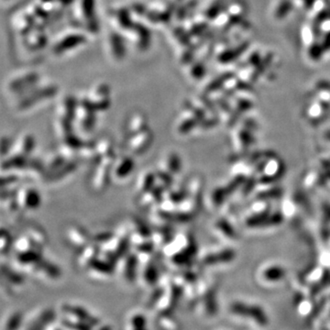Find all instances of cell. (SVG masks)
Segmentation results:
<instances>
[{
  "label": "cell",
  "instance_id": "1",
  "mask_svg": "<svg viewBox=\"0 0 330 330\" xmlns=\"http://www.w3.org/2000/svg\"><path fill=\"white\" fill-rule=\"evenodd\" d=\"M130 244V230L121 228L108 241L100 246V255L116 262L128 251Z\"/></svg>",
  "mask_w": 330,
  "mask_h": 330
},
{
  "label": "cell",
  "instance_id": "2",
  "mask_svg": "<svg viewBox=\"0 0 330 330\" xmlns=\"http://www.w3.org/2000/svg\"><path fill=\"white\" fill-rule=\"evenodd\" d=\"M115 159V155L106 156L99 159L94 164L90 184L92 190L95 193H103L108 187Z\"/></svg>",
  "mask_w": 330,
  "mask_h": 330
},
{
  "label": "cell",
  "instance_id": "3",
  "mask_svg": "<svg viewBox=\"0 0 330 330\" xmlns=\"http://www.w3.org/2000/svg\"><path fill=\"white\" fill-rule=\"evenodd\" d=\"M65 240L66 244L71 249L79 250L92 242V237L88 234L87 230L78 224H71L68 226L65 231Z\"/></svg>",
  "mask_w": 330,
  "mask_h": 330
},
{
  "label": "cell",
  "instance_id": "4",
  "mask_svg": "<svg viewBox=\"0 0 330 330\" xmlns=\"http://www.w3.org/2000/svg\"><path fill=\"white\" fill-rule=\"evenodd\" d=\"M153 139H154V135L152 131L148 128L147 130L126 139V149L132 154L141 155L149 150V148L153 142Z\"/></svg>",
  "mask_w": 330,
  "mask_h": 330
},
{
  "label": "cell",
  "instance_id": "5",
  "mask_svg": "<svg viewBox=\"0 0 330 330\" xmlns=\"http://www.w3.org/2000/svg\"><path fill=\"white\" fill-rule=\"evenodd\" d=\"M20 210H35L41 203L40 193L29 185H20L16 195Z\"/></svg>",
  "mask_w": 330,
  "mask_h": 330
},
{
  "label": "cell",
  "instance_id": "6",
  "mask_svg": "<svg viewBox=\"0 0 330 330\" xmlns=\"http://www.w3.org/2000/svg\"><path fill=\"white\" fill-rule=\"evenodd\" d=\"M165 189V187L157 183L152 189L139 195L137 200L138 206L141 209H154L163 200Z\"/></svg>",
  "mask_w": 330,
  "mask_h": 330
},
{
  "label": "cell",
  "instance_id": "7",
  "mask_svg": "<svg viewBox=\"0 0 330 330\" xmlns=\"http://www.w3.org/2000/svg\"><path fill=\"white\" fill-rule=\"evenodd\" d=\"M35 146L34 137L31 134L20 135L15 141L12 142L10 151L7 155L24 156L30 157Z\"/></svg>",
  "mask_w": 330,
  "mask_h": 330
},
{
  "label": "cell",
  "instance_id": "8",
  "mask_svg": "<svg viewBox=\"0 0 330 330\" xmlns=\"http://www.w3.org/2000/svg\"><path fill=\"white\" fill-rule=\"evenodd\" d=\"M99 254H100L99 246L92 241L90 244H88L84 249L77 252V256L75 259L76 266L82 270H88V268Z\"/></svg>",
  "mask_w": 330,
  "mask_h": 330
},
{
  "label": "cell",
  "instance_id": "9",
  "mask_svg": "<svg viewBox=\"0 0 330 330\" xmlns=\"http://www.w3.org/2000/svg\"><path fill=\"white\" fill-rule=\"evenodd\" d=\"M135 167V162L129 155H121L116 157L114 164L112 167V175L116 179H125L132 173Z\"/></svg>",
  "mask_w": 330,
  "mask_h": 330
},
{
  "label": "cell",
  "instance_id": "10",
  "mask_svg": "<svg viewBox=\"0 0 330 330\" xmlns=\"http://www.w3.org/2000/svg\"><path fill=\"white\" fill-rule=\"evenodd\" d=\"M95 109L91 106L88 102H84L79 107L76 108L75 114L77 116L78 122L85 130H91L95 123V117L94 115Z\"/></svg>",
  "mask_w": 330,
  "mask_h": 330
},
{
  "label": "cell",
  "instance_id": "11",
  "mask_svg": "<svg viewBox=\"0 0 330 330\" xmlns=\"http://www.w3.org/2000/svg\"><path fill=\"white\" fill-rule=\"evenodd\" d=\"M147 129H148V123L145 117L140 113H136L134 115L131 116L127 121L125 130H124L126 139L136 135Z\"/></svg>",
  "mask_w": 330,
  "mask_h": 330
},
{
  "label": "cell",
  "instance_id": "12",
  "mask_svg": "<svg viewBox=\"0 0 330 330\" xmlns=\"http://www.w3.org/2000/svg\"><path fill=\"white\" fill-rule=\"evenodd\" d=\"M157 185V177L154 171H144L136 181V191L138 195L144 194Z\"/></svg>",
  "mask_w": 330,
  "mask_h": 330
},
{
  "label": "cell",
  "instance_id": "13",
  "mask_svg": "<svg viewBox=\"0 0 330 330\" xmlns=\"http://www.w3.org/2000/svg\"><path fill=\"white\" fill-rule=\"evenodd\" d=\"M120 260L122 261L121 268H122V271L124 275L129 280H133L135 277L137 267L139 265V260H138L137 253L130 252L128 250L125 254L120 258Z\"/></svg>",
  "mask_w": 330,
  "mask_h": 330
},
{
  "label": "cell",
  "instance_id": "14",
  "mask_svg": "<svg viewBox=\"0 0 330 330\" xmlns=\"http://www.w3.org/2000/svg\"><path fill=\"white\" fill-rule=\"evenodd\" d=\"M77 169V161L75 160H68L56 170L50 172L46 175L45 178L49 182H58L68 175L73 174Z\"/></svg>",
  "mask_w": 330,
  "mask_h": 330
},
{
  "label": "cell",
  "instance_id": "15",
  "mask_svg": "<svg viewBox=\"0 0 330 330\" xmlns=\"http://www.w3.org/2000/svg\"><path fill=\"white\" fill-rule=\"evenodd\" d=\"M77 155L79 156L82 161H85L90 164H95L97 160H99L95 148V141H85L84 145L78 151Z\"/></svg>",
  "mask_w": 330,
  "mask_h": 330
},
{
  "label": "cell",
  "instance_id": "16",
  "mask_svg": "<svg viewBox=\"0 0 330 330\" xmlns=\"http://www.w3.org/2000/svg\"><path fill=\"white\" fill-rule=\"evenodd\" d=\"M25 233L30 237V240L33 242L37 249L42 250L45 248L46 244L48 242V238L46 235L45 231L40 229V227L37 226L30 227L26 230Z\"/></svg>",
  "mask_w": 330,
  "mask_h": 330
},
{
  "label": "cell",
  "instance_id": "17",
  "mask_svg": "<svg viewBox=\"0 0 330 330\" xmlns=\"http://www.w3.org/2000/svg\"><path fill=\"white\" fill-rule=\"evenodd\" d=\"M68 160H67L65 156L61 153L58 149L51 151L47 155L45 160H43L44 165H45L46 175L50 172L56 170L62 165L65 164V162H67Z\"/></svg>",
  "mask_w": 330,
  "mask_h": 330
},
{
  "label": "cell",
  "instance_id": "18",
  "mask_svg": "<svg viewBox=\"0 0 330 330\" xmlns=\"http://www.w3.org/2000/svg\"><path fill=\"white\" fill-rule=\"evenodd\" d=\"M13 248H14V250H15L16 255H20V254L25 253V252H28V251H30V250H39V249L36 248L35 245L33 244V242L30 240V237L27 235L26 233L19 236L14 240Z\"/></svg>",
  "mask_w": 330,
  "mask_h": 330
},
{
  "label": "cell",
  "instance_id": "19",
  "mask_svg": "<svg viewBox=\"0 0 330 330\" xmlns=\"http://www.w3.org/2000/svg\"><path fill=\"white\" fill-rule=\"evenodd\" d=\"M95 148L99 159L106 156L115 155L114 144L109 138H102L100 140L95 141Z\"/></svg>",
  "mask_w": 330,
  "mask_h": 330
},
{
  "label": "cell",
  "instance_id": "20",
  "mask_svg": "<svg viewBox=\"0 0 330 330\" xmlns=\"http://www.w3.org/2000/svg\"><path fill=\"white\" fill-rule=\"evenodd\" d=\"M187 196L186 189L180 187H173V185L166 188L164 191V197L163 199L171 201L176 205H179L182 201Z\"/></svg>",
  "mask_w": 330,
  "mask_h": 330
},
{
  "label": "cell",
  "instance_id": "21",
  "mask_svg": "<svg viewBox=\"0 0 330 330\" xmlns=\"http://www.w3.org/2000/svg\"><path fill=\"white\" fill-rule=\"evenodd\" d=\"M173 175H177L181 171V160L179 156L175 152L168 153L164 159V164L162 165Z\"/></svg>",
  "mask_w": 330,
  "mask_h": 330
},
{
  "label": "cell",
  "instance_id": "22",
  "mask_svg": "<svg viewBox=\"0 0 330 330\" xmlns=\"http://www.w3.org/2000/svg\"><path fill=\"white\" fill-rule=\"evenodd\" d=\"M154 172H155L158 184L162 185L165 188H168L173 185L174 175H172L165 167L160 166L156 170H154Z\"/></svg>",
  "mask_w": 330,
  "mask_h": 330
},
{
  "label": "cell",
  "instance_id": "23",
  "mask_svg": "<svg viewBox=\"0 0 330 330\" xmlns=\"http://www.w3.org/2000/svg\"><path fill=\"white\" fill-rule=\"evenodd\" d=\"M1 239H0V250H1V254L5 255L10 252V250L13 248L14 240L10 235V232L6 229L1 230Z\"/></svg>",
  "mask_w": 330,
  "mask_h": 330
},
{
  "label": "cell",
  "instance_id": "24",
  "mask_svg": "<svg viewBox=\"0 0 330 330\" xmlns=\"http://www.w3.org/2000/svg\"><path fill=\"white\" fill-rule=\"evenodd\" d=\"M114 235V232H110V231H102L97 234H95V237L92 238V241L95 242V244L100 246L103 245L106 241L112 238V236Z\"/></svg>",
  "mask_w": 330,
  "mask_h": 330
},
{
  "label": "cell",
  "instance_id": "25",
  "mask_svg": "<svg viewBox=\"0 0 330 330\" xmlns=\"http://www.w3.org/2000/svg\"><path fill=\"white\" fill-rule=\"evenodd\" d=\"M11 145H12V141L9 140V139H6V138H3L2 140H1V153L3 155H6L9 153L10 151V148H11Z\"/></svg>",
  "mask_w": 330,
  "mask_h": 330
}]
</instances>
